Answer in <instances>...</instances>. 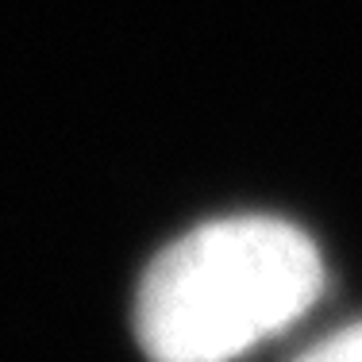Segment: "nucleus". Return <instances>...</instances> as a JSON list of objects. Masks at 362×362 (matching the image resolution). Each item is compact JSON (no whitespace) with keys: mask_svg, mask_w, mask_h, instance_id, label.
Listing matches in <instances>:
<instances>
[{"mask_svg":"<svg viewBox=\"0 0 362 362\" xmlns=\"http://www.w3.org/2000/svg\"><path fill=\"white\" fill-rule=\"evenodd\" d=\"M324 262L300 228L235 216L189 231L143 274L135 335L151 362H231L320 297Z\"/></svg>","mask_w":362,"mask_h":362,"instance_id":"1","label":"nucleus"},{"mask_svg":"<svg viewBox=\"0 0 362 362\" xmlns=\"http://www.w3.org/2000/svg\"><path fill=\"white\" fill-rule=\"evenodd\" d=\"M297 362H362V324L332 335V339H324L320 347H313Z\"/></svg>","mask_w":362,"mask_h":362,"instance_id":"2","label":"nucleus"}]
</instances>
